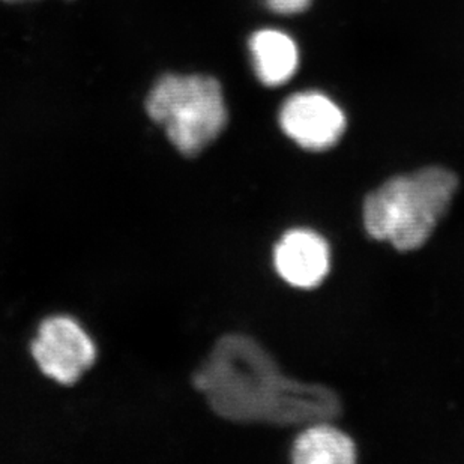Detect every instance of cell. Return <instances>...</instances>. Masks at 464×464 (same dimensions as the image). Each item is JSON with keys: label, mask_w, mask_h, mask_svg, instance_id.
<instances>
[{"label": "cell", "mask_w": 464, "mask_h": 464, "mask_svg": "<svg viewBox=\"0 0 464 464\" xmlns=\"http://www.w3.org/2000/svg\"><path fill=\"white\" fill-rule=\"evenodd\" d=\"M281 131L303 150L324 152L342 140L344 110L322 91H301L285 98L278 111Z\"/></svg>", "instance_id": "4"}, {"label": "cell", "mask_w": 464, "mask_h": 464, "mask_svg": "<svg viewBox=\"0 0 464 464\" xmlns=\"http://www.w3.org/2000/svg\"><path fill=\"white\" fill-rule=\"evenodd\" d=\"M2 2H6V4H20V2H29V0H2Z\"/></svg>", "instance_id": "9"}, {"label": "cell", "mask_w": 464, "mask_h": 464, "mask_svg": "<svg viewBox=\"0 0 464 464\" xmlns=\"http://www.w3.org/2000/svg\"><path fill=\"white\" fill-rule=\"evenodd\" d=\"M278 276L287 285L311 289L328 276L329 246L324 237L311 230H292L281 237L274 251Z\"/></svg>", "instance_id": "5"}, {"label": "cell", "mask_w": 464, "mask_h": 464, "mask_svg": "<svg viewBox=\"0 0 464 464\" xmlns=\"http://www.w3.org/2000/svg\"><path fill=\"white\" fill-rule=\"evenodd\" d=\"M32 355L45 376L62 385H72L92 367L97 349L77 320L54 315L40 324L32 343Z\"/></svg>", "instance_id": "3"}, {"label": "cell", "mask_w": 464, "mask_h": 464, "mask_svg": "<svg viewBox=\"0 0 464 464\" xmlns=\"http://www.w3.org/2000/svg\"><path fill=\"white\" fill-rule=\"evenodd\" d=\"M256 79L266 88H281L298 74L301 50L294 36L276 27L258 29L248 41Z\"/></svg>", "instance_id": "6"}, {"label": "cell", "mask_w": 464, "mask_h": 464, "mask_svg": "<svg viewBox=\"0 0 464 464\" xmlns=\"http://www.w3.org/2000/svg\"><path fill=\"white\" fill-rule=\"evenodd\" d=\"M457 188L459 178L445 167L394 176L363 200V227L370 237L390 242L397 250H416L447 215Z\"/></svg>", "instance_id": "1"}, {"label": "cell", "mask_w": 464, "mask_h": 464, "mask_svg": "<svg viewBox=\"0 0 464 464\" xmlns=\"http://www.w3.org/2000/svg\"><path fill=\"white\" fill-rule=\"evenodd\" d=\"M292 459L296 464H352L356 461V447L346 433L315 422L295 440Z\"/></svg>", "instance_id": "7"}, {"label": "cell", "mask_w": 464, "mask_h": 464, "mask_svg": "<svg viewBox=\"0 0 464 464\" xmlns=\"http://www.w3.org/2000/svg\"><path fill=\"white\" fill-rule=\"evenodd\" d=\"M263 5L267 11L276 15H299L311 8L313 0H263Z\"/></svg>", "instance_id": "8"}, {"label": "cell", "mask_w": 464, "mask_h": 464, "mask_svg": "<svg viewBox=\"0 0 464 464\" xmlns=\"http://www.w3.org/2000/svg\"><path fill=\"white\" fill-rule=\"evenodd\" d=\"M145 109L185 157H196L207 150L228 122L223 86L208 74L161 75L146 97Z\"/></svg>", "instance_id": "2"}]
</instances>
